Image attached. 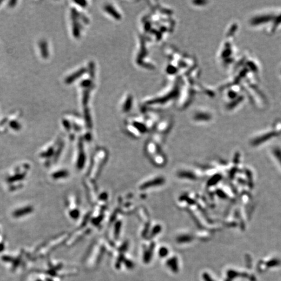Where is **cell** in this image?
<instances>
[{"label":"cell","instance_id":"6da1fadb","mask_svg":"<svg viewBox=\"0 0 281 281\" xmlns=\"http://www.w3.org/2000/svg\"><path fill=\"white\" fill-rule=\"evenodd\" d=\"M106 157V153L104 152L103 150H100V152H98L95 156H94V163L92 167V169L91 170L90 176L91 178L93 179H95L98 173L100 172V170L102 168V165L105 163Z\"/></svg>","mask_w":281,"mask_h":281},{"label":"cell","instance_id":"7a4b0ae2","mask_svg":"<svg viewBox=\"0 0 281 281\" xmlns=\"http://www.w3.org/2000/svg\"><path fill=\"white\" fill-rule=\"evenodd\" d=\"M165 180L162 177H157L155 178L149 179L148 180L144 182L143 183L140 185L139 189H147L151 188L152 187H155V186H158L163 184Z\"/></svg>","mask_w":281,"mask_h":281},{"label":"cell","instance_id":"3957f363","mask_svg":"<svg viewBox=\"0 0 281 281\" xmlns=\"http://www.w3.org/2000/svg\"><path fill=\"white\" fill-rule=\"evenodd\" d=\"M154 247V244H149V246L148 247H144V262H147L148 261H149L150 257L152 255V249Z\"/></svg>","mask_w":281,"mask_h":281},{"label":"cell","instance_id":"277c9868","mask_svg":"<svg viewBox=\"0 0 281 281\" xmlns=\"http://www.w3.org/2000/svg\"><path fill=\"white\" fill-rule=\"evenodd\" d=\"M68 171H67L65 170H59L57 172L55 173L53 175V178H55L56 179H60V178H67V176H68Z\"/></svg>","mask_w":281,"mask_h":281},{"label":"cell","instance_id":"5b68a950","mask_svg":"<svg viewBox=\"0 0 281 281\" xmlns=\"http://www.w3.org/2000/svg\"><path fill=\"white\" fill-rule=\"evenodd\" d=\"M167 253H168V250H167V249L165 247L160 248V251H159V254L160 257H165V256H166V254H167Z\"/></svg>","mask_w":281,"mask_h":281},{"label":"cell","instance_id":"8992f818","mask_svg":"<svg viewBox=\"0 0 281 281\" xmlns=\"http://www.w3.org/2000/svg\"><path fill=\"white\" fill-rule=\"evenodd\" d=\"M275 156H277V159L279 160V162L281 164V152H280V150H275Z\"/></svg>","mask_w":281,"mask_h":281}]
</instances>
